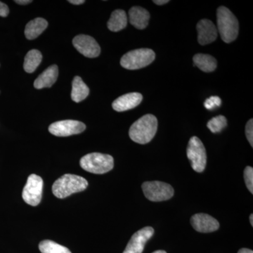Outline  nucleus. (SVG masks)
I'll return each mask as SVG.
<instances>
[{"instance_id": "obj_22", "label": "nucleus", "mask_w": 253, "mask_h": 253, "mask_svg": "<svg viewBox=\"0 0 253 253\" xmlns=\"http://www.w3.org/2000/svg\"><path fill=\"white\" fill-rule=\"evenodd\" d=\"M42 253H71L70 250L50 240H44L39 244Z\"/></svg>"}, {"instance_id": "obj_24", "label": "nucleus", "mask_w": 253, "mask_h": 253, "mask_svg": "<svg viewBox=\"0 0 253 253\" xmlns=\"http://www.w3.org/2000/svg\"><path fill=\"white\" fill-rule=\"evenodd\" d=\"M244 180L251 194H253V168L248 166L244 170Z\"/></svg>"}, {"instance_id": "obj_17", "label": "nucleus", "mask_w": 253, "mask_h": 253, "mask_svg": "<svg viewBox=\"0 0 253 253\" xmlns=\"http://www.w3.org/2000/svg\"><path fill=\"white\" fill-rule=\"evenodd\" d=\"M48 22L44 18H37L32 20L26 25L25 28V36L28 40H34L41 36L46 28Z\"/></svg>"}, {"instance_id": "obj_8", "label": "nucleus", "mask_w": 253, "mask_h": 253, "mask_svg": "<svg viewBox=\"0 0 253 253\" xmlns=\"http://www.w3.org/2000/svg\"><path fill=\"white\" fill-rule=\"evenodd\" d=\"M43 180L41 176L32 174L23 190L22 197L26 204L31 206L40 204L42 194Z\"/></svg>"}, {"instance_id": "obj_2", "label": "nucleus", "mask_w": 253, "mask_h": 253, "mask_svg": "<svg viewBox=\"0 0 253 253\" xmlns=\"http://www.w3.org/2000/svg\"><path fill=\"white\" fill-rule=\"evenodd\" d=\"M88 181L76 174H66L59 178L52 186V192L56 197L65 199L75 193L81 192L87 188Z\"/></svg>"}, {"instance_id": "obj_3", "label": "nucleus", "mask_w": 253, "mask_h": 253, "mask_svg": "<svg viewBox=\"0 0 253 253\" xmlns=\"http://www.w3.org/2000/svg\"><path fill=\"white\" fill-rule=\"evenodd\" d=\"M217 18L218 31L221 40L226 43L235 41L239 35V24L234 14L225 6H219Z\"/></svg>"}, {"instance_id": "obj_28", "label": "nucleus", "mask_w": 253, "mask_h": 253, "mask_svg": "<svg viewBox=\"0 0 253 253\" xmlns=\"http://www.w3.org/2000/svg\"><path fill=\"white\" fill-rule=\"evenodd\" d=\"M68 2L75 5H81L84 4L85 1H84V0H70Z\"/></svg>"}, {"instance_id": "obj_30", "label": "nucleus", "mask_w": 253, "mask_h": 253, "mask_svg": "<svg viewBox=\"0 0 253 253\" xmlns=\"http://www.w3.org/2000/svg\"><path fill=\"white\" fill-rule=\"evenodd\" d=\"M169 1L168 0H156V1H154V2L157 5H164L167 4Z\"/></svg>"}, {"instance_id": "obj_12", "label": "nucleus", "mask_w": 253, "mask_h": 253, "mask_svg": "<svg viewBox=\"0 0 253 253\" xmlns=\"http://www.w3.org/2000/svg\"><path fill=\"white\" fill-rule=\"evenodd\" d=\"M191 224L195 230L201 233L213 232L219 227L217 219L205 213L194 214L191 217Z\"/></svg>"}, {"instance_id": "obj_27", "label": "nucleus", "mask_w": 253, "mask_h": 253, "mask_svg": "<svg viewBox=\"0 0 253 253\" xmlns=\"http://www.w3.org/2000/svg\"><path fill=\"white\" fill-rule=\"evenodd\" d=\"M9 14V9L7 5L0 1V16L6 17Z\"/></svg>"}, {"instance_id": "obj_19", "label": "nucleus", "mask_w": 253, "mask_h": 253, "mask_svg": "<svg viewBox=\"0 0 253 253\" xmlns=\"http://www.w3.org/2000/svg\"><path fill=\"white\" fill-rule=\"evenodd\" d=\"M193 60L195 66H197L204 72H212L217 68V60L211 55L197 54L195 55Z\"/></svg>"}, {"instance_id": "obj_7", "label": "nucleus", "mask_w": 253, "mask_h": 253, "mask_svg": "<svg viewBox=\"0 0 253 253\" xmlns=\"http://www.w3.org/2000/svg\"><path fill=\"white\" fill-rule=\"evenodd\" d=\"M141 187L146 199L153 202L168 201L174 195L172 186L162 181H146Z\"/></svg>"}, {"instance_id": "obj_31", "label": "nucleus", "mask_w": 253, "mask_h": 253, "mask_svg": "<svg viewBox=\"0 0 253 253\" xmlns=\"http://www.w3.org/2000/svg\"><path fill=\"white\" fill-rule=\"evenodd\" d=\"M238 253H253V251L252 250H250L248 249H242L240 250Z\"/></svg>"}, {"instance_id": "obj_32", "label": "nucleus", "mask_w": 253, "mask_h": 253, "mask_svg": "<svg viewBox=\"0 0 253 253\" xmlns=\"http://www.w3.org/2000/svg\"><path fill=\"white\" fill-rule=\"evenodd\" d=\"M250 221H251V226H253V214H251L250 216Z\"/></svg>"}, {"instance_id": "obj_13", "label": "nucleus", "mask_w": 253, "mask_h": 253, "mask_svg": "<svg viewBox=\"0 0 253 253\" xmlns=\"http://www.w3.org/2000/svg\"><path fill=\"white\" fill-rule=\"evenodd\" d=\"M196 28L198 31V41L201 45L211 44L217 39V28L210 20H201L198 23Z\"/></svg>"}, {"instance_id": "obj_21", "label": "nucleus", "mask_w": 253, "mask_h": 253, "mask_svg": "<svg viewBox=\"0 0 253 253\" xmlns=\"http://www.w3.org/2000/svg\"><path fill=\"white\" fill-rule=\"evenodd\" d=\"M42 60V55L41 51L37 49H32L28 51L25 57L23 68L28 73L34 72L40 66Z\"/></svg>"}, {"instance_id": "obj_16", "label": "nucleus", "mask_w": 253, "mask_h": 253, "mask_svg": "<svg viewBox=\"0 0 253 253\" xmlns=\"http://www.w3.org/2000/svg\"><path fill=\"white\" fill-rule=\"evenodd\" d=\"M150 19V14L147 10L140 6H133L129 11V22L139 30L147 27Z\"/></svg>"}, {"instance_id": "obj_6", "label": "nucleus", "mask_w": 253, "mask_h": 253, "mask_svg": "<svg viewBox=\"0 0 253 253\" xmlns=\"http://www.w3.org/2000/svg\"><path fill=\"white\" fill-rule=\"evenodd\" d=\"M186 154L193 169L197 172H204L207 163V155L204 144L197 136L190 139Z\"/></svg>"}, {"instance_id": "obj_26", "label": "nucleus", "mask_w": 253, "mask_h": 253, "mask_svg": "<svg viewBox=\"0 0 253 253\" xmlns=\"http://www.w3.org/2000/svg\"><path fill=\"white\" fill-rule=\"evenodd\" d=\"M246 134L251 146H253V120L251 119L246 126Z\"/></svg>"}, {"instance_id": "obj_1", "label": "nucleus", "mask_w": 253, "mask_h": 253, "mask_svg": "<svg viewBox=\"0 0 253 253\" xmlns=\"http://www.w3.org/2000/svg\"><path fill=\"white\" fill-rule=\"evenodd\" d=\"M157 129V118L154 115H145L131 125L129 137L137 144H148L156 135Z\"/></svg>"}, {"instance_id": "obj_23", "label": "nucleus", "mask_w": 253, "mask_h": 253, "mask_svg": "<svg viewBox=\"0 0 253 253\" xmlns=\"http://www.w3.org/2000/svg\"><path fill=\"white\" fill-rule=\"evenodd\" d=\"M227 126V120L224 116H219L208 121L207 126L212 133L220 132Z\"/></svg>"}, {"instance_id": "obj_18", "label": "nucleus", "mask_w": 253, "mask_h": 253, "mask_svg": "<svg viewBox=\"0 0 253 253\" xmlns=\"http://www.w3.org/2000/svg\"><path fill=\"white\" fill-rule=\"evenodd\" d=\"M89 87L86 86L83 79L79 76H76L73 81L71 99L76 103L81 102L87 97L89 95Z\"/></svg>"}, {"instance_id": "obj_5", "label": "nucleus", "mask_w": 253, "mask_h": 253, "mask_svg": "<svg viewBox=\"0 0 253 253\" xmlns=\"http://www.w3.org/2000/svg\"><path fill=\"white\" fill-rule=\"evenodd\" d=\"M156 58V54L152 49H139L126 53L121 58V65L127 70L141 69L151 64Z\"/></svg>"}, {"instance_id": "obj_14", "label": "nucleus", "mask_w": 253, "mask_h": 253, "mask_svg": "<svg viewBox=\"0 0 253 253\" xmlns=\"http://www.w3.org/2000/svg\"><path fill=\"white\" fill-rule=\"evenodd\" d=\"M143 96L140 93L132 92L123 95L113 101V109L118 112H123L134 109L142 101Z\"/></svg>"}, {"instance_id": "obj_20", "label": "nucleus", "mask_w": 253, "mask_h": 253, "mask_svg": "<svg viewBox=\"0 0 253 253\" xmlns=\"http://www.w3.org/2000/svg\"><path fill=\"white\" fill-rule=\"evenodd\" d=\"M126 25L127 16L126 11L121 9L113 11L107 23L108 28L112 32L121 31L126 28Z\"/></svg>"}, {"instance_id": "obj_29", "label": "nucleus", "mask_w": 253, "mask_h": 253, "mask_svg": "<svg viewBox=\"0 0 253 253\" xmlns=\"http://www.w3.org/2000/svg\"><path fill=\"white\" fill-rule=\"evenodd\" d=\"M15 2L20 5H26L30 4V3L33 2V1H30V0H16L14 1Z\"/></svg>"}, {"instance_id": "obj_15", "label": "nucleus", "mask_w": 253, "mask_h": 253, "mask_svg": "<svg viewBox=\"0 0 253 253\" xmlns=\"http://www.w3.org/2000/svg\"><path fill=\"white\" fill-rule=\"evenodd\" d=\"M58 76H59L58 66L56 65L49 66L35 81V88L41 89L45 87H51L57 81Z\"/></svg>"}, {"instance_id": "obj_33", "label": "nucleus", "mask_w": 253, "mask_h": 253, "mask_svg": "<svg viewBox=\"0 0 253 253\" xmlns=\"http://www.w3.org/2000/svg\"><path fill=\"white\" fill-rule=\"evenodd\" d=\"M152 253H166V251H155V252Z\"/></svg>"}, {"instance_id": "obj_25", "label": "nucleus", "mask_w": 253, "mask_h": 253, "mask_svg": "<svg viewBox=\"0 0 253 253\" xmlns=\"http://www.w3.org/2000/svg\"><path fill=\"white\" fill-rule=\"evenodd\" d=\"M221 104V100L219 96H212L208 98L204 103V106L208 110H212L219 107Z\"/></svg>"}, {"instance_id": "obj_9", "label": "nucleus", "mask_w": 253, "mask_h": 253, "mask_svg": "<svg viewBox=\"0 0 253 253\" xmlns=\"http://www.w3.org/2000/svg\"><path fill=\"white\" fill-rule=\"evenodd\" d=\"M86 126L84 123L73 120L58 121L49 126V131L56 136H68L81 134L85 130Z\"/></svg>"}, {"instance_id": "obj_11", "label": "nucleus", "mask_w": 253, "mask_h": 253, "mask_svg": "<svg viewBox=\"0 0 253 253\" xmlns=\"http://www.w3.org/2000/svg\"><path fill=\"white\" fill-rule=\"evenodd\" d=\"M154 234V229L151 226L142 228L131 236L123 253H142L146 242Z\"/></svg>"}, {"instance_id": "obj_10", "label": "nucleus", "mask_w": 253, "mask_h": 253, "mask_svg": "<svg viewBox=\"0 0 253 253\" xmlns=\"http://www.w3.org/2000/svg\"><path fill=\"white\" fill-rule=\"evenodd\" d=\"M73 44L81 54L87 58H96L101 53V48L92 37L79 35L73 40Z\"/></svg>"}, {"instance_id": "obj_4", "label": "nucleus", "mask_w": 253, "mask_h": 253, "mask_svg": "<svg viewBox=\"0 0 253 253\" xmlns=\"http://www.w3.org/2000/svg\"><path fill=\"white\" fill-rule=\"evenodd\" d=\"M80 165L86 172L105 174L114 167V159L110 155L91 153L83 156L80 161Z\"/></svg>"}]
</instances>
